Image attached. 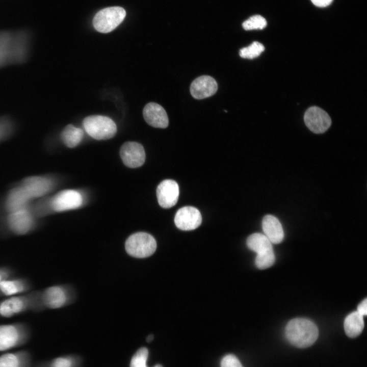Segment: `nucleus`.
I'll return each instance as SVG.
<instances>
[{
  "label": "nucleus",
  "instance_id": "f257e3e1",
  "mask_svg": "<svg viewBox=\"0 0 367 367\" xmlns=\"http://www.w3.org/2000/svg\"><path fill=\"white\" fill-rule=\"evenodd\" d=\"M285 333L293 346L305 348L311 346L318 337V329L314 323L304 318H295L287 324Z\"/></svg>",
  "mask_w": 367,
  "mask_h": 367
},
{
  "label": "nucleus",
  "instance_id": "f03ea898",
  "mask_svg": "<svg viewBox=\"0 0 367 367\" xmlns=\"http://www.w3.org/2000/svg\"><path fill=\"white\" fill-rule=\"evenodd\" d=\"M35 35L28 27L13 29L10 65L27 62L32 53Z\"/></svg>",
  "mask_w": 367,
  "mask_h": 367
},
{
  "label": "nucleus",
  "instance_id": "7ed1b4c3",
  "mask_svg": "<svg viewBox=\"0 0 367 367\" xmlns=\"http://www.w3.org/2000/svg\"><path fill=\"white\" fill-rule=\"evenodd\" d=\"M246 244L250 250L257 254L255 264L257 268L265 269L273 265L275 258L272 243L265 235L253 233L248 237Z\"/></svg>",
  "mask_w": 367,
  "mask_h": 367
},
{
  "label": "nucleus",
  "instance_id": "20e7f679",
  "mask_svg": "<svg viewBox=\"0 0 367 367\" xmlns=\"http://www.w3.org/2000/svg\"><path fill=\"white\" fill-rule=\"evenodd\" d=\"M83 125L90 137L98 140L111 139L117 132V125L115 122L104 116H89L83 120Z\"/></svg>",
  "mask_w": 367,
  "mask_h": 367
},
{
  "label": "nucleus",
  "instance_id": "39448f33",
  "mask_svg": "<svg viewBox=\"0 0 367 367\" xmlns=\"http://www.w3.org/2000/svg\"><path fill=\"white\" fill-rule=\"evenodd\" d=\"M30 336L29 329L23 325H0V352L24 345L28 342Z\"/></svg>",
  "mask_w": 367,
  "mask_h": 367
},
{
  "label": "nucleus",
  "instance_id": "423d86ee",
  "mask_svg": "<svg viewBox=\"0 0 367 367\" xmlns=\"http://www.w3.org/2000/svg\"><path fill=\"white\" fill-rule=\"evenodd\" d=\"M125 248L129 255L137 258H145L154 253L156 248V242L150 234L139 232L132 234L127 238Z\"/></svg>",
  "mask_w": 367,
  "mask_h": 367
},
{
  "label": "nucleus",
  "instance_id": "0eeeda50",
  "mask_svg": "<svg viewBox=\"0 0 367 367\" xmlns=\"http://www.w3.org/2000/svg\"><path fill=\"white\" fill-rule=\"evenodd\" d=\"M125 16L126 11L122 7L115 6L104 8L94 17L93 27L99 32L109 33L123 21Z\"/></svg>",
  "mask_w": 367,
  "mask_h": 367
},
{
  "label": "nucleus",
  "instance_id": "6e6552de",
  "mask_svg": "<svg viewBox=\"0 0 367 367\" xmlns=\"http://www.w3.org/2000/svg\"><path fill=\"white\" fill-rule=\"evenodd\" d=\"M304 120L306 126L315 134L325 132L331 124L329 115L321 108L313 106L305 113Z\"/></svg>",
  "mask_w": 367,
  "mask_h": 367
},
{
  "label": "nucleus",
  "instance_id": "1a4fd4ad",
  "mask_svg": "<svg viewBox=\"0 0 367 367\" xmlns=\"http://www.w3.org/2000/svg\"><path fill=\"white\" fill-rule=\"evenodd\" d=\"M52 210L62 212L80 207L83 202L81 194L73 190L61 191L50 199Z\"/></svg>",
  "mask_w": 367,
  "mask_h": 367
},
{
  "label": "nucleus",
  "instance_id": "9d476101",
  "mask_svg": "<svg viewBox=\"0 0 367 367\" xmlns=\"http://www.w3.org/2000/svg\"><path fill=\"white\" fill-rule=\"evenodd\" d=\"M202 222L199 211L193 206H187L179 209L174 217L176 226L182 230H192L198 227Z\"/></svg>",
  "mask_w": 367,
  "mask_h": 367
},
{
  "label": "nucleus",
  "instance_id": "9b49d317",
  "mask_svg": "<svg viewBox=\"0 0 367 367\" xmlns=\"http://www.w3.org/2000/svg\"><path fill=\"white\" fill-rule=\"evenodd\" d=\"M120 157L123 163L130 168L141 166L145 160V152L143 146L136 142H127L121 147Z\"/></svg>",
  "mask_w": 367,
  "mask_h": 367
},
{
  "label": "nucleus",
  "instance_id": "f8f14e48",
  "mask_svg": "<svg viewBox=\"0 0 367 367\" xmlns=\"http://www.w3.org/2000/svg\"><path fill=\"white\" fill-rule=\"evenodd\" d=\"M156 197L159 205L165 208H170L177 202L179 190L178 184L172 179H165L156 188Z\"/></svg>",
  "mask_w": 367,
  "mask_h": 367
},
{
  "label": "nucleus",
  "instance_id": "ddd939ff",
  "mask_svg": "<svg viewBox=\"0 0 367 367\" xmlns=\"http://www.w3.org/2000/svg\"><path fill=\"white\" fill-rule=\"evenodd\" d=\"M34 216L28 208L10 213L7 219L11 230L17 234L28 232L34 225Z\"/></svg>",
  "mask_w": 367,
  "mask_h": 367
},
{
  "label": "nucleus",
  "instance_id": "4468645a",
  "mask_svg": "<svg viewBox=\"0 0 367 367\" xmlns=\"http://www.w3.org/2000/svg\"><path fill=\"white\" fill-rule=\"evenodd\" d=\"M31 198L43 196L53 188V180L45 176H33L25 178L21 186Z\"/></svg>",
  "mask_w": 367,
  "mask_h": 367
},
{
  "label": "nucleus",
  "instance_id": "2eb2a0df",
  "mask_svg": "<svg viewBox=\"0 0 367 367\" xmlns=\"http://www.w3.org/2000/svg\"><path fill=\"white\" fill-rule=\"evenodd\" d=\"M144 120L149 125L156 127L165 128L168 126L169 120L165 109L155 102H149L143 110Z\"/></svg>",
  "mask_w": 367,
  "mask_h": 367
},
{
  "label": "nucleus",
  "instance_id": "dca6fc26",
  "mask_svg": "<svg viewBox=\"0 0 367 367\" xmlns=\"http://www.w3.org/2000/svg\"><path fill=\"white\" fill-rule=\"evenodd\" d=\"M216 80L209 75L200 76L192 83L190 92L195 99H201L213 95L217 91Z\"/></svg>",
  "mask_w": 367,
  "mask_h": 367
},
{
  "label": "nucleus",
  "instance_id": "f3484780",
  "mask_svg": "<svg viewBox=\"0 0 367 367\" xmlns=\"http://www.w3.org/2000/svg\"><path fill=\"white\" fill-rule=\"evenodd\" d=\"M31 199L22 186L14 188L8 193L5 202L6 208L9 214L28 208Z\"/></svg>",
  "mask_w": 367,
  "mask_h": 367
},
{
  "label": "nucleus",
  "instance_id": "a211bd4d",
  "mask_svg": "<svg viewBox=\"0 0 367 367\" xmlns=\"http://www.w3.org/2000/svg\"><path fill=\"white\" fill-rule=\"evenodd\" d=\"M32 356L27 350L7 353L0 356V367H33Z\"/></svg>",
  "mask_w": 367,
  "mask_h": 367
},
{
  "label": "nucleus",
  "instance_id": "6ab92c4d",
  "mask_svg": "<svg viewBox=\"0 0 367 367\" xmlns=\"http://www.w3.org/2000/svg\"><path fill=\"white\" fill-rule=\"evenodd\" d=\"M262 228L265 235L273 244L281 243L284 238V232L279 220L271 215H266L262 220Z\"/></svg>",
  "mask_w": 367,
  "mask_h": 367
},
{
  "label": "nucleus",
  "instance_id": "aec40b11",
  "mask_svg": "<svg viewBox=\"0 0 367 367\" xmlns=\"http://www.w3.org/2000/svg\"><path fill=\"white\" fill-rule=\"evenodd\" d=\"M42 299L46 307L56 309L65 305L67 302L68 296L63 288L59 286H53L45 290Z\"/></svg>",
  "mask_w": 367,
  "mask_h": 367
},
{
  "label": "nucleus",
  "instance_id": "412c9836",
  "mask_svg": "<svg viewBox=\"0 0 367 367\" xmlns=\"http://www.w3.org/2000/svg\"><path fill=\"white\" fill-rule=\"evenodd\" d=\"M13 29L0 30V69L10 65Z\"/></svg>",
  "mask_w": 367,
  "mask_h": 367
},
{
  "label": "nucleus",
  "instance_id": "4be33fe9",
  "mask_svg": "<svg viewBox=\"0 0 367 367\" xmlns=\"http://www.w3.org/2000/svg\"><path fill=\"white\" fill-rule=\"evenodd\" d=\"M344 326L348 336L351 338L358 336L364 328L363 316L357 311L350 313L345 319Z\"/></svg>",
  "mask_w": 367,
  "mask_h": 367
},
{
  "label": "nucleus",
  "instance_id": "5701e85b",
  "mask_svg": "<svg viewBox=\"0 0 367 367\" xmlns=\"http://www.w3.org/2000/svg\"><path fill=\"white\" fill-rule=\"evenodd\" d=\"M84 132L80 128L72 124L67 125L61 133V139L68 147L73 148L77 146L82 140Z\"/></svg>",
  "mask_w": 367,
  "mask_h": 367
},
{
  "label": "nucleus",
  "instance_id": "b1692460",
  "mask_svg": "<svg viewBox=\"0 0 367 367\" xmlns=\"http://www.w3.org/2000/svg\"><path fill=\"white\" fill-rule=\"evenodd\" d=\"M24 300L20 297H12L0 304V314L5 318L11 317L24 309Z\"/></svg>",
  "mask_w": 367,
  "mask_h": 367
},
{
  "label": "nucleus",
  "instance_id": "393cba45",
  "mask_svg": "<svg viewBox=\"0 0 367 367\" xmlns=\"http://www.w3.org/2000/svg\"><path fill=\"white\" fill-rule=\"evenodd\" d=\"M75 361L71 356H62L50 360L40 361L33 367H74Z\"/></svg>",
  "mask_w": 367,
  "mask_h": 367
},
{
  "label": "nucleus",
  "instance_id": "a878e982",
  "mask_svg": "<svg viewBox=\"0 0 367 367\" xmlns=\"http://www.w3.org/2000/svg\"><path fill=\"white\" fill-rule=\"evenodd\" d=\"M265 50L264 46L257 41L253 42L247 47L240 50V56L244 59H253L259 56Z\"/></svg>",
  "mask_w": 367,
  "mask_h": 367
},
{
  "label": "nucleus",
  "instance_id": "bb28decb",
  "mask_svg": "<svg viewBox=\"0 0 367 367\" xmlns=\"http://www.w3.org/2000/svg\"><path fill=\"white\" fill-rule=\"evenodd\" d=\"M267 24L266 19L259 15H255L251 16L242 23L243 28L246 30H262Z\"/></svg>",
  "mask_w": 367,
  "mask_h": 367
},
{
  "label": "nucleus",
  "instance_id": "cd10ccee",
  "mask_svg": "<svg viewBox=\"0 0 367 367\" xmlns=\"http://www.w3.org/2000/svg\"><path fill=\"white\" fill-rule=\"evenodd\" d=\"M0 290L6 295H12L24 290L23 285L19 281L2 280Z\"/></svg>",
  "mask_w": 367,
  "mask_h": 367
},
{
  "label": "nucleus",
  "instance_id": "c85d7f7f",
  "mask_svg": "<svg viewBox=\"0 0 367 367\" xmlns=\"http://www.w3.org/2000/svg\"><path fill=\"white\" fill-rule=\"evenodd\" d=\"M148 356L147 349L145 347L141 348L132 357L129 367H147L146 362Z\"/></svg>",
  "mask_w": 367,
  "mask_h": 367
},
{
  "label": "nucleus",
  "instance_id": "c756f323",
  "mask_svg": "<svg viewBox=\"0 0 367 367\" xmlns=\"http://www.w3.org/2000/svg\"><path fill=\"white\" fill-rule=\"evenodd\" d=\"M52 210L50 200H42L37 203L34 207V214L37 216H44Z\"/></svg>",
  "mask_w": 367,
  "mask_h": 367
},
{
  "label": "nucleus",
  "instance_id": "7c9ffc66",
  "mask_svg": "<svg viewBox=\"0 0 367 367\" xmlns=\"http://www.w3.org/2000/svg\"><path fill=\"white\" fill-rule=\"evenodd\" d=\"M221 367H243L239 359L233 354L225 356L221 361Z\"/></svg>",
  "mask_w": 367,
  "mask_h": 367
},
{
  "label": "nucleus",
  "instance_id": "2f4dec72",
  "mask_svg": "<svg viewBox=\"0 0 367 367\" xmlns=\"http://www.w3.org/2000/svg\"><path fill=\"white\" fill-rule=\"evenodd\" d=\"M357 311L362 316L367 314V299L365 298L357 306Z\"/></svg>",
  "mask_w": 367,
  "mask_h": 367
},
{
  "label": "nucleus",
  "instance_id": "473e14b6",
  "mask_svg": "<svg viewBox=\"0 0 367 367\" xmlns=\"http://www.w3.org/2000/svg\"><path fill=\"white\" fill-rule=\"evenodd\" d=\"M333 0H311L315 6L319 7H325L329 5Z\"/></svg>",
  "mask_w": 367,
  "mask_h": 367
},
{
  "label": "nucleus",
  "instance_id": "72a5a7b5",
  "mask_svg": "<svg viewBox=\"0 0 367 367\" xmlns=\"http://www.w3.org/2000/svg\"><path fill=\"white\" fill-rule=\"evenodd\" d=\"M153 335L152 334H150L147 336L146 340L147 341V342H150L153 340Z\"/></svg>",
  "mask_w": 367,
  "mask_h": 367
},
{
  "label": "nucleus",
  "instance_id": "f704fd0d",
  "mask_svg": "<svg viewBox=\"0 0 367 367\" xmlns=\"http://www.w3.org/2000/svg\"><path fill=\"white\" fill-rule=\"evenodd\" d=\"M153 367H163V366L160 364H156Z\"/></svg>",
  "mask_w": 367,
  "mask_h": 367
},
{
  "label": "nucleus",
  "instance_id": "c9c22d12",
  "mask_svg": "<svg viewBox=\"0 0 367 367\" xmlns=\"http://www.w3.org/2000/svg\"><path fill=\"white\" fill-rule=\"evenodd\" d=\"M2 276H1V274H0V282L2 281Z\"/></svg>",
  "mask_w": 367,
  "mask_h": 367
}]
</instances>
